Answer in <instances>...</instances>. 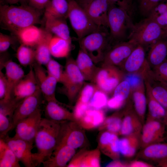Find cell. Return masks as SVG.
<instances>
[{
    "instance_id": "12",
    "label": "cell",
    "mask_w": 167,
    "mask_h": 167,
    "mask_svg": "<svg viewBox=\"0 0 167 167\" xmlns=\"http://www.w3.org/2000/svg\"><path fill=\"white\" fill-rule=\"evenodd\" d=\"M32 66L39 87L45 99L47 102L54 101L59 103L55 95L57 80L49 74L42 65L35 62Z\"/></svg>"
},
{
    "instance_id": "1",
    "label": "cell",
    "mask_w": 167,
    "mask_h": 167,
    "mask_svg": "<svg viewBox=\"0 0 167 167\" xmlns=\"http://www.w3.org/2000/svg\"><path fill=\"white\" fill-rule=\"evenodd\" d=\"M42 11L28 5H0V24L13 33L17 30L39 24Z\"/></svg>"
},
{
    "instance_id": "4",
    "label": "cell",
    "mask_w": 167,
    "mask_h": 167,
    "mask_svg": "<svg viewBox=\"0 0 167 167\" xmlns=\"http://www.w3.org/2000/svg\"><path fill=\"white\" fill-rule=\"evenodd\" d=\"M67 1L69 4L67 18L79 40L90 33L106 29L96 25L75 0Z\"/></svg>"
},
{
    "instance_id": "20",
    "label": "cell",
    "mask_w": 167,
    "mask_h": 167,
    "mask_svg": "<svg viewBox=\"0 0 167 167\" xmlns=\"http://www.w3.org/2000/svg\"><path fill=\"white\" fill-rule=\"evenodd\" d=\"M64 144H58L51 156L44 161V167H64L68 163L75 154V150Z\"/></svg>"
},
{
    "instance_id": "48",
    "label": "cell",
    "mask_w": 167,
    "mask_h": 167,
    "mask_svg": "<svg viewBox=\"0 0 167 167\" xmlns=\"http://www.w3.org/2000/svg\"><path fill=\"white\" fill-rule=\"evenodd\" d=\"M124 79L126 80L129 82L132 90L144 82L143 77L141 75L135 73L125 74Z\"/></svg>"
},
{
    "instance_id": "53",
    "label": "cell",
    "mask_w": 167,
    "mask_h": 167,
    "mask_svg": "<svg viewBox=\"0 0 167 167\" xmlns=\"http://www.w3.org/2000/svg\"><path fill=\"white\" fill-rule=\"evenodd\" d=\"M7 82L6 76L0 70V99H3L6 96L7 89Z\"/></svg>"
},
{
    "instance_id": "25",
    "label": "cell",
    "mask_w": 167,
    "mask_h": 167,
    "mask_svg": "<svg viewBox=\"0 0 167 167\" xmlns=\"http://www.w3.org/2000/svg\"><path fill=\"white\" fill-rule=\"evenodd\" d=\"M45 29L56 36L71 41L70 31L66 19L51 16H44Z\"/></svg>"
},
{
    "instance_id": "32",
    "label": "cell",
    "mask_w": 167,
    "mask_h": 167,
    "mask_svg": "<svg viewBox=\"0 0 167 167\" xmlns=\"http://www.w3.org/2000/svg\"><path fill=\"white\" fill-rule=\"evenodd\" d=\"M53 35L45 28L41 39L36 46L35 61L40 65L45 66L52 58L49 44Z\"/></svg>"
},
{
    "instance_id": "16",
    "label": "cell",
    "mask_w": 167,
    "mask_h": 167,
    "mask_svg": "<svg viewBox=\"0 0 167 167\" xmlns=\"http://www.w3.org/2000/svg\"><path fill=\"white\" fill-rule=\"evenodd\" d=\"M42 94L39 88L33 94L24 99L15 109L13 116V129L21 120L39 108Z\"/></svg>"
},
{
    "instance_id": "6",
    "label": "cell",
    "mask_w": 167,
    "mask_h": 167,
    "mask_svg": "<svg viewBox=\"0 0 167 167\" xmlns=\"http://www.w3.org/2000/svg\"><path fill=\"white\" fill-rule=\"evenodd\" d=\"M111 40L109 34L104 29L90 33L79 41L81 49L96 62L104 59Z\"/></svg>"
},
{
    "instance_id": "37",
    "label": "cell",
    "mask_w": 167,
    "mask_h": 167,
    "mask_svg": "<svg viewBox=\"0 0 167 167\" xmlns=\"http://www.w3.org/2000/svg\"><path fill=\"white\" fill-rule=\"evenodd\" d=\"M76 64L85 78L89 79L92 76L94 64L91 57L83 50H79L76 61Z\"/></svg>"
},
{
    "instance_id": "52",
    "label": "cell",
    "mask_w": 167,
    "mask_h": 167,
    "mask_svg": "<svg viewBox=\"0 0 167 167\" xmlns=\"http://www.w3.org/2000/svg\"><path fill=\"white\" fill-rule=\"evenodd\" d=\"M50 0H26V4L35 9L43 11Z\"/></svg>"
},
{
    "instance_id": "36",
    "label": "cell",
    "mask_w": 167,
    "mask_h": 167,
    "mask_svg": "<svg viewBox=\"0 0 167 167\" xmlns=\"http://www.w3.org/2000/svg\"><path fill=\"white\" fill-rule=\"evenodd\" d=\"M0 167H20L19 161L4 139H0Z\"/></svg>"
},
{
    "instance_id": "19",
    "label": "cell",
    "mask_w": 167,
    "mask_h": 167,
    "mask_svg": "<svg viewBox=\"0 0 167 167\" xmlns=\"http://www.w3.org/2000/svg\"><path fill=\"white\" fill-rule=\"evenodd\" d=\"M143 77L149 84L154 97L165 109L166 113L165 123L167 120V84L159 79L151 68Z\"/></svg>"
},
{
    "instance_id": "54",
    "label": "cell",
    "mask_w": 167,
    "mask_h": 167,
    "mask_svg": "<svg viewBox=\"0 0 167 167\" xmlns=\"http://www.w3.org/2000/svg\"><path fill=\"white\" fill-rule=\"evenodd\" d=\"M126 102L114 96L108 100L107 106L109 109H117L121 108Z\"/></svg>"
},
{
    "instance_id": "40",
    "label": "cell",
    "mask_w": 167,
    "mask_h": 167,
    "mask_svg": "<svg viewBox=\"0 0 167 167\" xmlns=\"http://www.w3.org/2000/svg\"><path fill=\"white\" fill-rule=\"evenodd\" d=\"M22 101L18 100L14 97L6 101H0V115L7 118L13 123L14 111Z\"/></svg>"
},
{
    "instance_id": "23",
    "label": "cell",
    "mask_w": 167,
    "mask_h": 167,
    "mask_svg": "<svg viewBox=\"0 0 167 167\" xmlns=\"http://www.w3.org/2000/svg\"><path fill=\"white\" fill-rule=\"evenodd\" d=\"M150 46L146 58L150 68L153 69L167 60V38L160 39Z\"/></svg>"
},
{
    "instance_id": "30",
    "label": "cell",
    "mask_w": 167,
    "mask_h": 167,
    "mask_svg": "<svg viewBox=\"0 0 167 167\" xmlns=\"http://www.w3.org/2000/svg\"><path fill=\"white\" fill-rule=\"evenodd\" d=\"M131 98L136 113L143 123L147 107V99L144 82L132 90Z\"/></svg>"
},
{
    "instance_id": "56",
    "label": "cell",
    "mask_w": 167,
    "mask_h": 167,
    "mask_svg": "<svg viewBox=\"0 0 167 167\" xmlns=\"http://www.w3.org/2000/svg\"><path fill=\"white\" fill-rule=\"evenodd\" d=\"M153 19H154L164 31L167 28V11Z\"/></svg>"
},
{
    "instance_id": "51",
    "label": "cell",
    "mask_w": 167,
    "mask_h": 167,
    "mask_svg": "<svg viewBox=\"0 0 167 167\" xmlns=\"http://www.w3.org/2000/svg\"><path fill=\"white\" fill-rule=\"evenodd\" d=\"M111 4H113L125 9L131 16L132 12L131 0H108Z\"/></svg>"
},
{
    "instance_id": "42",
    "label": "cell",
    "mask_w": 167,
    "mask_h": 167,
    "mask_svg": "<svg viewBox=\"0 0 167 167\" xmlns=\"http://www.w3.org/2000/svg\"><path fill=\"white\" fill-rule=\"evenodd\" d=\"M119 140L118 134H114L110 142L101 151L113 160L119 159L120 155Z\"/></svg>"
},
{
    "instance_id": "13",
    "label": "cell",
    "mask_w": 167,
    "mask_h": 167,
    "mask_svg": "<svg viewBox=\"0 0 167 167\" xmlns=\"http://www.w3.org/2000/svg\"><path fill=\"white\" fill-rule=\"evenodd\" d=\"M42 118L41 110L39 108L17 123L13 137L33 142Z\"/></svg>"
},
{
    "instance_id": "31",
    "label": "cell",
    "mask_w": 167,
    "mask_h": 167,
    "mask_svg": "<svg viewBox=\"0 0 167 167\" xmlns=\"http://www.w3.org/2000/svg\"><path fill=\"white\" fill-rule=\"evenodd\" d=\"M141 134H134L124 136L119 139V145L120 155L126 158L134 156L140 148Z\"/></svg>"
},
{
    "instance_id": "33",
    "label": "cell",
    "mask_w": 167,
    "mask_h": 167,
    "mask_svg": "<svg viewBox=\"0 0 167 167\" xmlns=\"http://www.w3.org/2000/svg\"><path fill=\"white\" fill-rule=\"evenodd\" d=\"M105 119L104 113L102 110L89 109L83 117L76 122L83 128L89 130L102 125Z\"/></svg>"
},
{
    "instance_id": "50",
    "label": "cell",
    "mask_w": 167,
    "mask_h": 167,
    "mask_svg": "<svg viewBox=\"0 0 167 167\" xmlns=\"http://www.w3.org/2000/svg\"><path fill=\"white\" fill-rule=\"evenodd\" d=\"M14 41V38L11 36L0 33V53L6 52Z\"/></svg>"
},
{
    "instance_id": "5",
    "label": "cell",
    "mask_w": 167,
    "mask_h": 167,
    "mask_svg": "<svg viewBox=\"0 0 167 167\" xmlns=\"http://www.w3.org/2000/svg\"><path fill=\"white\" fill-rule=\"evenodd\" d=\"M131 16L124 9L110 4L108 15V27L111 40L120 41L126 37L133 24Z\"/></svg>"
},
{
    "instance_id": "17",
    "label": "cell",
    "mask_w": 167,
    "mask_h": 167,
    "mask_svg": "<svg viewBox=\"0 0 167 167\" xmlns=\"http://www.w3.org/2000/svg\"><path fill=\"white\" fill-rule=\"evenodd\" d=\"M4 68L5 75L7 82V89L5 98L0 101H6L13 97L14 89L18 83L25 75L22 68L11 59L7 60L0 67V70Z\"/></svg>"
},
{
    "instance_id": "39",
    "label": "cell",
    "mask_w": 167,
    "mask_h": 167,
    "mask_svg": "<svg viewBox=\"0 0 167 167\" xmlns=\"http://www.w3.org/2000/svg\"><path fill=\"white\" fill-rule=\"evenodd\" d=\"M123 116V111L122 112L114 113L106 118L102 125L101 129H105L111 133L117 134H119Z\"/></svg>"
},
{
    "instance_id": "35",
    "label": "cell",
    "mask_w": 167,
    "mask_h": 167,
    "mask_svg": "<svg viewBox=\"0 0 167 167\" xmlns=\"http://www.w3.org/2000/svg\"><path fill=\"white\" fill-rule=\"evenodd\" d=\"M69 4L67 0H50L44 9V16L68 18Z\"/></svg>"
},
{
    "instance_id": "57",
    "label": "cell",
    "mask_w": 167,
    "mask_h": 167,
    "mask_svg": "<svg viewBox=\"0 0 167 167\" xmlns=\"http://www.w3.org/2000/svg\"><path fill=\"white\" fill-rule=\"evenodd\" d=\"M106 167H128V162L121 161L119 159L113 160L108 164Z\"/></svg>"
},
{
    "instance_id": "59",
    "label": "cell",
    "mask_w": 167,
    "mask_h": 167,
    "mask_svg": "<svg viewBox=\"0 0 167 167\" xmlns=\"http://www.w3.org/2000/svg\"><path fill=\"white\" fill-rule=\"evenodd\" d=\"M156 162L158 166L167 167V157L158 161Z\"/></svg>"
},
{
    "instance_id": "24",
    "label": "cell",
    "mask_w": 167,
    "mask_h": 167,
    "mask_svg": "<svg viewBox=\"0 0 167 167\" xmlns=\"http://www.w3.org/2000/svg\"><path fill=\"white\" fill-rule=\"evenodd\" d=\"M44 31V29L32 25L19 29L13 34L21 44L31 47H36L41 39Z\"/></svg>"
},
{
    "instance_id": "22",
    "label": "cell",
    "mask_w": 167,
    "mask_h": 167,
    "mask_svg": "<svg viewBox=\"0 0 167 167\" xmlns=\"http://www.w3.org/2000/svg\"><path fill=\"white\" fill-rule=\"evenodd\" d=\"M100 161L101 153L99 148L92 150H83L75 154L66 167H100Z\"/></svg>"
},
{
    "instance_id": "9",
    "label": "cell",
    "mask_w": 167,
    "mask_h": 167,
    "mask_svg": "<svg viewBox=\"0 0 167 167\" xmlns=\"http://www.w3.org/2000/svg\"><path fill=\"white\" fill-rule=\"evenodd\" d=\"M165 133V126L164 122L157 120H146L140 134V148L164 142Z\"/></svg>"
},
{
    "instance_id": "7",
    "label": "cell",
    "mask_w": 167,
    "mask_h": 167,
    "mask_svg": "<svg viewBox=\"0 0 167 167\" xmlns=\"http://www.w3.org/2000/svg\"><path fill=\"white\" fill-rule=\"evenodd\" d=\"M75 0L98 27L108 28V15L111 4L108 0Z\"/></svg>"
},
{
    "instance_id": "11",
    "label": "cell",
    "mask_w": 167,
    "mask_h": 167,
    "mask_svg": "<svg viewBox=\"0 0 167 167\" xmlns=\"http://www.w3.org/2000/svg\"><path fill=\"white\" fill-rule=\"evenodd\" d=\"M105 65V64H104ZM96 77V81L99 87L105 93L113 91L123 80L125 74L116 66L105 65Z\"/></svg>"
},
{
    "instance_id": "29",
    "label": "cell",
    "mask_w": 167,
    "mask_h": 167,
    "mask_svg": "<svg viewBox=\"0 0 167 167\" xmlns=\"http://www.w3.org/2000/svg\"><path fill=\"white\" fill-rule=\"evenodd\" d=\"M64 73V79L62 84L65 88L71 85L80 86L85 79L76 61L71 58L66 60Z\"/></svg>"
},
{
    "instance_id": "3",
    "label": "cell",
    "mask_w": 167,
    "mask_h": 167,
    "mask_svg": "<svg viewBox=\"0 0 167 167\" xmlns=\"http://www.w3.org/2000/svg\"><path fill=\"white\" fill-rule=\"evenodd\" d=\"M129 30L128 40L144 47L165 38L164 30L154 19L148 17L138 23H133Z\"/></svg>"
},
{
    "instance_id": "46",
    "label": "cell",
    "mask_w": 167,
    "mask_h": 167,
    "mask_svg": "<svg viewBox=\"0 0 167 167\" xmlns=\"http://www.w3.org/2000/svg\"><path fill=\"white\" fill-rule=\"evenodd\" d=\"M88 103H85L78 101L74 108L73 115L75 121L77 122L84 115L89 109Z\"/></svg>"
},
{
    "instance_id": "55",
    "label": "cell",
    "mask_w": 167,
    "mask_h": 167,
    "mask_svg": "<svg viewBox=\"0 0 167 167\" xmlns=\"http://www.w3.org/2000/svg\"><path fill=\"white\" fill-rule=\"evenodd\" d=\"M154 166L148 162L136 159L128 162V167H153Z\"/></svg>"
},
{
    "instance_id": "62",
    "label": "cell",
    "mask_w": 167,
    "mask_h": 167,
    "mask_svg": "<svg viewBox=\"0 0 167 167\" xmlns=\"http://www.w3.org/2000/svg\"><path fill=\"white\" fill-rule=\"evenodd\" d=\"M165 38H167V28L165 30Z\"/></svg>"
},
{
    "instance_id": "2",
    "label": "cell",
    "mask_w": 167,
    "mask_h": 167,
    "mask_svg": "<svg viewBox=\"0 0 167 167\" xmlns=\"http://www.w3.org/2000/svg\"><path fill=\"white\" fill-rule=\"evenodd\" d=\"M61 122L42 118L34 140L37 152L33 153L36 166H39L52 155L58 144Z\"/></svg>"
},
{
    "instance_id": "45",
    "label": "cell",
    "mask_w": 167,
    "mask_h": 167,
    "mask_svg": "<svg viewBox=\"0 0 167 167\" xmlns=\"http://www.w3.org/2000/svg\"><path fill=\"white\" fill-rule=\"evenodd\" d=\"M165 0H139V7L141 14L148 17L154 7Z\"/></svg>"
},
{
    "instance_id": "43",
    "label": "cell",
    "mask_w": 167,
    "mask_h": 167,
    "mask_svg": "<svg viewBox=\"0 0 167 167\" xmlns=\"http://www.w3.org/2000/svg\"><path fill=\"white\" fill-rule=\"evenodd\" d=\"M45 66L47 72L56 78L58 82L62 84L64 79V74L62 65L51 58Z\"/></svg>"
},
{
    "instance_id": "47",
    "label": "cell",
    "mask_w": 167,
    "mask_h": 167,
    "mask_svg": "<svg viewBox=\"0 0 167 167\" xmlns=\"http://www.w3.org/2000/svg\"><path fill=\"white\" fill-rule=\"evenodd\" d=\"M156 76L167 84V60L152 69Z\"/></svg>"
},
{
    "instance_id": "44",
    "label": "cell",
    "mask_w": 167,
    "mask_h": 167,
    "mask_svg": "<svg viewBox=\"0 0 167 167\" xmlns=\"http://www.w3.org/2000/svg\"><path fill=\"white\" fill-rule=\"evenodd\" d=\"M108 99L105 92L102 91L95 92L89 102V107L101 109L107 106Z\"/></svg>"
},
{
    "instance_id": "8",
    "label": "cell",
    "mask_w": 167,
    "mask_h": 167,
    "mask_svg": "<svg viewBox=\"0 0 167 167\" xmlns=\"http://www.w3.org/2000/svg\"><path fill=\"white\" fill-rule=\"evenodd\" d=\"M61 124L58 145L64 144L75 149L82 146L85 140L82 128L75 121H66Z\"/></svg>"
},
{
    "instance_id": "10",
    "label": "cell",
    "mask_w": 167,
    "mask_h": 167,
    "mask_svg": "<svg viewBox=\"0 0 167 167\" xmlns=\"http://www.w3.org/2000/svg\"><path fill=\"white\" fill-rule=\"evenodd\" d=\"M120 67L125 74H137L142 77L150 68L146 56L144 47L137 45Z\"/></svg>"
},
{
    "instance_id": "21",
    "label": "cell",
    "mask_w": 167,
    "mask_h": 167,
    "mask_svg": "<svg viewBox=\"0 0 167 167\" xmlns=\"http://www.w3.org/2000/svg\"><path fill=\"white\" fill-rule=\"evenodd\" d=\"M39 88L33 68L31 66L29 72L15 88L13 97L22 101L34 93Z\"/></svg>"
},
{
    "instance_id": "41",
    "label": "cell",
    "mask_w": 167,
    "mask_h": 167,
    "mask_svg": "<svg viewBox=\"0 0 167 167\" xmlns=\"http://www.w3.org/2000/svg\"><path fill=\"white\" fill-rule=\"evenodd\" d=\"M132 92V89L129 82L123 79L114 90L113 96L126 102L131 98Z\"/></svg>"
},
{
    "instance_id": "15",
    "label": "cell",
    "mask_w": 167,
    "mask_h": 167,
    "mask_svg": "<svg viewBox=\"0 0 167 167\" xmlns=\"http://www.w3.org/2000/svg\"><path fill=\"white\" fill-rule=\"evenodd\" d=\"M137 45L130 40L118 42L106 52L103 59L105 65L120 66Z\"/></svg>"
},
{
    "instance_id": "34",
    "label": "cell",
    "mask_w": 167,
    "mask_h": 167,
    "mask_svg": "<svg viewBox=\"0 0 167 167\" xmlns=\"http://www.w3.org/2000/svg\"><path fill=\"white\" fill-rule=\"evenodd\" d=\"M71 41L53 35L49 44L51 56L56 58L67 57L71 51Z\"/></svg>"
},
{
    "instance_id": "60",
    "label": "cell",
    "mask_w": 167,
    "mask_h": 167,
    "mask_svg": "<svg viewBox=\"0 0 167 167\" xmlns=\"http://www.w3.org/2000/svg\"><path fill=\"white\" fill-rule=\"evenodd\" d=\"M19 2L21 5H26V0H19Z\"/></svg>"
},
{
    "instance_id": "14",
    "label": "cell",
    "mask_w": 167,
    "mask_h": 167,
    "mask_svg": "<svg viewBox=\"0 0 167 167\" xmlns=\"http://www.w3.org/2000/svg\"><path fill=\"white\" fill-rule=\"evenodd\" d=\"M3 139L25 167H36L32 152L33 142L8 135Z\"/></svg>"
},
{
    "instance_id": "18",
    "label": "cell",
    "mask_w": 167,
    "mask_h": 167,
    "mask_svg": "<svg viewBox=\"0 0 167 167\" xmlns=\"http://www.w3.org/2000/svg\"><path fill=\"white\" fill-rule=\"evenodd\" d=\"M129 101L123 110V116L119 133L123 136L141 134L143 126V123L134 110L132 104Z\"/></svg>"
},
{
    "instance_id": "58",
    "label": "cell",
    "mask_w": 167,
    "mask_h": 167,
    "mask_svg": "<svg viewBox=\"0 0 167 167\" xmlns=\"http://www.w3.org/2000/svg\"><path fill=\"white\" fill-rule=\"evenodd\" d=\"M19 0H0V5H14L19 2Z\"/></svg>"
},
{
    "instance_id": "38",
    "label": "cell",
    "mask_w": 167,
    "mask_h": 167,
    "mask_svg": "<svg viewBox=\"0 0 167 167\" xmlns=\"http://www.w3.org/2000/svg\"><path fill=\"white\" fill-rule=\"evenodd\" d=\"M16 56L20 64L23 66H32L36 62L35 50L22 44L18 48Z\"/></svg>"
},
{
    "instance_id": "63",
    "label": "cell",
    "mask_w": 167,
    "mask_h": 167,
    "mask_svg": "<svg viewBox=\"0 0 167 167\" xmlns=\"http://www.w3.org/2000/svg\"><path fill=\"white\" fill-rule=\"evenodd\" d=\"M131 1H132V0H131Z\"/></svg>"
},
{
    "instance_id": "61",
    "label": "cell",
    "mask_w": 167,
    "mask_h": 167,
    "mask_svg": "<svg viewBox=\"0 0 167 167\" xmlns=\"http://www.w3.org/2000/svg\"><path fill=\"white\" fill-rule=\"evenodd\" d=\"M165 133H166V136L167 137V120L165 123Z\"/></svg>"
},
{
    "instance_id": "28",
    "label": "cell",
    "mask_w": 167,
    "mask_h": 167,
    "mask_svg": "<svg viewBox=\"0 0 167 167\" xmlns=\"http://www.w3.org/2000/svg\"><path fill=\"white\" fill-rule=\"evenodd\" d=\"M46 118L56 122L75 121L73 113L54 101L47 102L45 109Z\"/></svg>"
},
{
    "instance_id": "49",
    "label": "cell",
    "mask_w": 167,
    "mask_h": 167,
    "mask_svg": "<svg viewBox=\"0 0 167 167\" xmlns=\"http://www.w3.org/2000/svg\"><path fill=\"white\" fill-rule=\"evenodd\" d=\"M94 88L92 85H86L83 89L78 101L88 103L94 92Z\"/></svg>"
},
{
    "instance_id": "26",
    "label": "cell",
    "mask_w": 167,
    "mask_h": 167,
    "mask_svg": "<svg viewBox=\"0 0 167 167\" xmlns=\"http://www.w3.org/2000/svg\"><path fill=\"white\" fill-rule=\"evenodd\" d=\"M147 99L148 113L146 120H157L165 124L166 113L164 108L152 95L148 83L144 80Z\"/></svg>"
},
{
    "instance_id": "27",
    "label": "cell",
    "mask_w": 167,
    "mask_h": 167,
    "mask_svg": "<svg viewBox=\"0 0 167 167\" xmlns=\"http://www.w3.org/2000/svg\"><path fill=\"white\" fill-rule=\"evenodd\" d=\"M136 158L156 162L167 157V142H160L141 149Z\"/></svg>"
}]
</instances>
